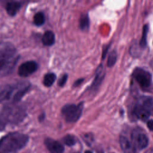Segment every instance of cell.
Masks as SVG:
<instances>
[{
  "label": "cell",
  "instance_id": "obj_8",
  "mask_svg": "<svg viewBox=\"0 0 153 153\" xmlns=\"http://www.w3.org/2000/svg\"><path fill=\"white\" fill-rule=\"evenodd\" d=\"M133 146L134 148L144 149L147 147L148 145V138L146 134L142 133H134L132 135Z\"/></svg>",
  "mask_w": 153,
  "mask_h": 153
},
{
  "label": "cell",
  "instance_id": "obj_12",
  "mask_svg": "<svg viewBox=\"0 0 153 153\" xmlns=\"http://www.w3.org/2000/svg\"><path fill=\"white\" fill-rule=\"evenodd\" d=\"M137 103L142 105L151 115H153V97L142 96L139 99Z\"/></svg>",
  "mask_w": 153,
  "mask_h": 153
},
{
  "label": "cell",
  "instance_id": "obj_3",
  "mask_svg": "<svg viewBox=\"0 0 153 153\" xmlns=\"http://www.w3.org/2000/svg\"><path fill=\"white\" fill-rule=\"evenodd\" d=\"M29 140V137L19 132L10 133L0 140V153H11L23 148Z\"/></svg>",
  "mask_w": 153,
  "mask_h": 153
},
{
  "label": "cell",
  "instance_id": "obj_2",
  "mask_svg": "<svg viewBox=\"0 0 153 153\" xmlns=\"http://www.w3.org/2000/svg\"><path fill=\"white\" fill-rule=\"evenodd\" d=\"M30 87V84L27 81H19L5 86L0 90V103L5 105L17 103Z\"/></svg>",
  "mask_w": 153,
  "mask_h": 153
},
{
  "label": "cell",
  "instance_id": "obj_17",
  "mask_svg": "<svg viewBox=\"0 0 153 153\" xmlns=\"http://www.w3.org/2000/svg\"><path fill=\"white\" fill-rule=\"evenodd\" d=\"M56 79V75L54 73L48 72L46 74L43 78V84L47 87H51Z\"/></svg>",
  "mask_w": 153,
  "mask_h": 153
},
{
  "label": "cell",
  "instance_id": "obj_4",
  "mask_svg": "<svg viewBox=\"0 0 153 153\" xmlns=\"http://www.w3.org/2000/svg\"><path fill=\"white\" fill-rule=\"evenodd\" d=\"M26 115V111L22 106L14 104L7 105L0 114V122L4 127L6 123L17 124L22 121Z\"/></svg>",
  "mask_w": 153,
  "mask_h": 153
},
{
  "label": "cell",
  "instance_id": "obj_26",
  "mask_svg": "<svg viewBox=\"0 0 153 153\" xmlns=\"http://www.w3.org/2000/svg\"><path fill=\"white\" fill-rule=\"evenodd\" d=\"M145 153H153V150L152 149H149V150L147 151L146 152H145Z\"/></svg>",
  "mask_w": 153,
  "mask_h": 153
},
{
  "label": "cell",
  "instance_id": "obj_21",
  "mask_svg": "<svg viewBox=\"0 0 153 153\" xmlns=\"http://www.w3.org/2000/svg\"><path fill=\"white\" fill-rule=\"evenodd\" d=\"M63 141L65 143L69 146H73L76 143V140L75 137L71 134L66 135L63 138Z\"/></svg>",
  "mask_w": 153,
  "mask_h": 153
},
{
  "label": "cell",
  "instance_id": "obj_22",
  "mask_svg": "<svg viewBox=\"0 0 153 153\" xmlns=\"http://www.w3.org/2000/svg\"><path fill=\"white\" fill-rule=\"evenodd\" d=\"M68 75L67 74H63L58 80L57 82V84L59 87H63L66 83V81L68 80Z\"/></svg>",
  "mask_w": 153,
  "mask_h": 153
},
{
  "label": "cell",
  "instance_id": "obj_19",
  "mask_svg": "<svg viewBox=\"0 0 153 153\" xmlns=\"http://www.w3.org/2000/svg\"><path fill=\"white\" fill-rule=\"evenodd\" d=\"M148 32V27L147 25H145L143 27L142 35L139 42V46L142 48H145L146 45V37H147Z\"/></svg>",
  "mask_w": 153,
  "mask_h": 153
},
{
  "label": "cell",
  "instance_id": "obj_25",
  "mask_svg": "<svg viewBox=\"0 0 153 153\" xmlns=\"http://www.w3.org/2000/svg\"><path fill=\"white\" fill-rule=\"evenodd\" d=\"M44 117H45V115H44V114H41V115H40V118H39V119L40 121H42V120H44Z\"/></svg>",
  "mask_w": 153,
  "mask_h": 153
},
{
  "label": "cell",
  "instance_id": "obj_10",
  "mask_svg": "<svg viewBox=\"0 0 153 153\" xmlns=\"http://www.w3.org/2000/svg\"><path fill=\"white\" fill-rule=\"evenodd\" d=\"M104 76H105L104 68L103 65L100 64L96 70L95 76L90 87V88L92 91H94L97 89V88L99 87V85L102 83L104 78Z\"/></svg>",
  "mask_w": 153,
  "mask_h": 153
},
{
  "label": "cell",
  "instance_id": "obj_9",
  "mask_svg": "<svg viewBox=\"0 0 153 153\" xmlns=\"http://www.w3.org/2000/svg\"><path fill=\"white\" fill-rule=\"evenodd\" d=\"M44 143L51 153H63L64 151L63 146L58 141L51 138L45 139Z\"/></svg>",
  "mask_w": 153,
  "mask_h": 153
},
{
  "label": "cell",
  "instance_id": "obj_13",
  "mask_svg": "<svg viewBox=\"0 0 153 153\" xmlns=\"http://www.w3.org/2000/svg\"><path fill=\"white\" fill-rule=\"evenodd\" d=\"M22 7V2L19 1H9L6 5V11L10 16H14L20 10Z\"/></svg>",
  "mask_w": 153,
  "mask_h": 153
},
{
  "label": "cell",
  "instance_id": "obj_1",
  "mask_svg": "<svg viewBox=\"0 0 153 153\" xmlns=\"http://www.w3.org/2000/svg\"><path fill=\"white\" fill-rule=\"evenodd\" d=\"M19 59V54L13 44L8 42H0V76L11 74Z\"/></svg>",
  "mask_w": 153,
  "mask_h": 153
},
{
  "label": "cell",
  "instance_id": "obj_7",
  "mask_svg": "<svg viewBox=\"0 0 153 153\" xmlns=\"http://www.w3.org/2000/svg\"><path fill=\"white\" fill-rule=\"evenodd\" d=\"M38 65L37 63L33 60L27 61L21 64L18 68V74L20 76L26 77L36 71Z\"/></svg>",
  "mask_w": 153,
  "mask_h": 153
},
{
  "label": "cell",
  "instance_id": "obj_11",
  "mask_svg": "<svg viewBox=\"0 0 153 153\" xmlns=\"http://www.w3.org/2000/svg\"><path fill=\"white\" fill-rule=\"evenodd\" d=\"M134 114L138 119L143 121H146L151 115L142 105L138 103H137L134 107Z\"/></svg>",
  "mask_w": 153,
  "mask_h": 153
},
{
  "label": "cell",
  "instance_id": "obj_23",
  "mask_svg": "<svg viewBox=\"0 0 153 153\" xmlns=\"http://www.w3.org/2000/svg\"><path fill=\"white\" fill-rule=\"evenodd\" d=\"M83 81H84V78H79V79H78L77 80H76V81H75V82H74V84H73V86L75 87H78V86H79Z\"/></svg>",
  "mask_w": 153,
  "mask_h": 153
},
{
  "label": "cell",
  "instance_id": "obj_27",
  "mask_svg": "<svg viewBox=\"0 0 153 153\" xmlns=\"http://www.w3.org/2000/svg\"><path fill=\"white\" fill-rule=\"evenodd\" d=\"M84 153H93V152H91V151H86Z\"/></svg>",
  "mask_w": 153,
  "mask_h": 153
},
{
  "label": "cell",
  "instance_id": "obj_14",
  "mask_svg": "<svg viewBox=\"0 0 153 153\" xmlns=\"http://www.w3.org/2000/svg\"><path fill=\"white\" fill-rule=\"evenodd\" d=\"M120 143L124 153H134L135 151L134 148L127 137L121 136L120 137Z\"/></svg>",
  "mask_w": 153,
  "mask_h": 153
},
{
  "label": "cell",
  "instance_id": "obj_24",
  "mask_svg": "<svg viewBox=\"0 0 153 153\" xmlns=\"http://www.w3.org/2000/svg\"><path fill=\"white\" fill-rule=\"evenodd\" d=\"M147 127L151 131H153V120H150L148 121Z\"/></svg>",
  "mask_w": 153,
  "mask_h": 153
},
{
  "label": "cell",
  "instance_id": "obj_5",
  "mask_svg": "<svg viewBox=\"0 0 153 153\" xmlns=\"http://www.w3.org/2000/svg\"><path fill=\"white\" fill-rule=\"evenodd\" d=\"M83 107L82 102L78 104H66L62 107L61 113L66 122L75 123L80 118L82 113Z\"/></svg>",
  "mask_w": 153,
  "mask_h": 153
},
{
  "label": "cell",
  "instance_id": "obj_28",
  "mask_svg": "<svg viewBox=\"0 0 153 153\" xmlns=\"http://www.w3.org/2000/svg\"><path fill=\"white\" fill-rule=\"evenodd\" d=\"M100 153H103V152H100Z\"/></svg>",
  "mask_w": 153,
  "mask_h": 153
},
{
  "label": "cell",
  "instance_id": "obj_20",
  "mask_svg": "<svg viewBox=\"0 0 153 153\" xmlns=\"http://www.w3.org/2000/svg\"><path fill=\"white\" fill-rule=\"evenodd\" d=\"M117 52L115 50H113L110 52L108 56V58L107 60V66L108 67L113 66L117 61Z\"/></svg>",
  "mask_w": 153,
  "mask_h": 153
},
{
  "label": "cell",
  "instance_id": "obj_6",
  "mask_svg": "<svg viewBox=\"0 0 153 153\" xmlns=\"http://www.w3.org/2000/svg\"><path fill=\"white\" fill-rule=\"evenodd\" d=\"M134 78L143 89H148L151 84L152 77L150 73L140 68H136L133 72Z\"/></svg>",
  "mask_w": 153,
  "mask_h": 153
},
{
  "label": "cell",
  "instance_id": "obj_18",
  "mask_svg": "<svg viewBox=\"0 0 153 153\" xmlns=\"http://www.w3.org/2000/svg\"><path fill=\"white\" fill-rule=\"evenodd\" d=\"M45 16L42 12H38L33 16V23L37 26H41L45 23Z\"/></svg>",
  "mask_w": 153,
  "mask_h": 153
},
{
  "label": "cell",
  "instance_id": "obj_16",
  "mask_svg": "<svg viewBox=\"0 0 153 153\" xmlns=\"http://www.w3.org/2000/svg\"><path fill=\"white\" fill-rule=\"evenodd\" d=\"M79 27L83 31H87L89 29L90 20L87 14H82L79 17Z\"/></svg>",
  "mask_w": 153,
  "mask_h": 153
},
{
  "label": "cell",
  "instance_id": "obj_15",
  "mask_svg": "<svg viewBox=\"0 0 153 153\" xmlns=\"http://www.w3.org/2000/svg\"><path fill=\"white\" fill-rule=\"evenodd\" d=\"M42 42L45 46H51L55 42L54 33L51 30H47L42 37Z\"/></svg>",
  "mask_w": 153,
  "mask_h": 153
}]
</instances>
